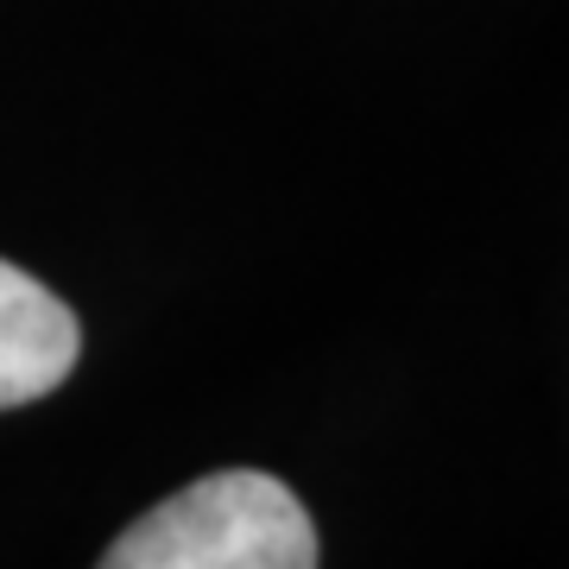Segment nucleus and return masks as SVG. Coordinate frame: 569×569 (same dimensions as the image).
<instances>
[{"label":"nucleus","instance_id":"1","mask_svg":"<svg viewBox=\"0 0 569 569\" xmlns=\"http://www.w3.org/2000/svg\"><path fill=\"white\" fill-rule=\"evenodd\" d=\"M317 557L323 545L305 500L260 468L190 481L102 550L108 569H310Z\"/></svg>","mask_w":569,"mask_h":569},{"label":"nucleus","instance_id":"2","mask_svg":"<svg viewBox=\"0 0 569 569\" xmlns=\"http://www.w3.org/2000/svg\"><path fill=\"white\" fill-rule=\"evenodd\" d=\"M82 323L51 284L0 260V411L32 406L77 373Z\"/></svg>","mask_w":569,"mask_h":569}]
</instances>
